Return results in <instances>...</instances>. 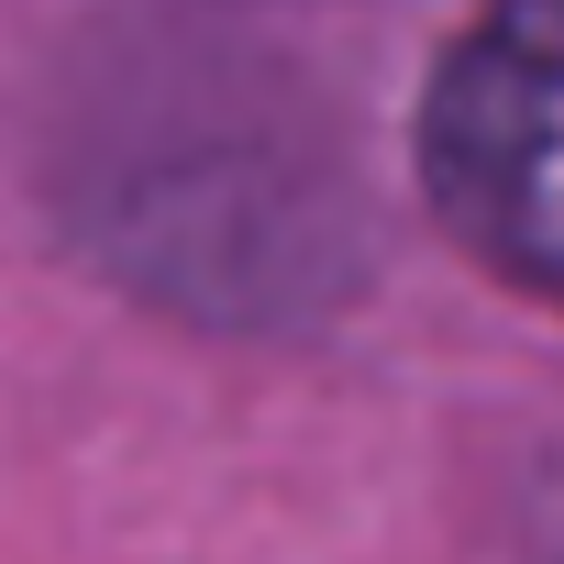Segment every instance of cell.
Instances as JSON below:
<instances>
[{
	"instance_id": "cell-1",
	"label": "cell",
	"mask_w": 564,
	"mask_h": 564,
	"mask_svg": "<svg viewBox=\"0 0 564 564\" xmlns=\"http://www.w3.org/2000/svg\"><path fill=\"white\" fill-rule=\"evenodd\" d=\"M553 111H564V0H487L421 89V199L520 300H553Z\"/></svg>"
}]
</instances>
